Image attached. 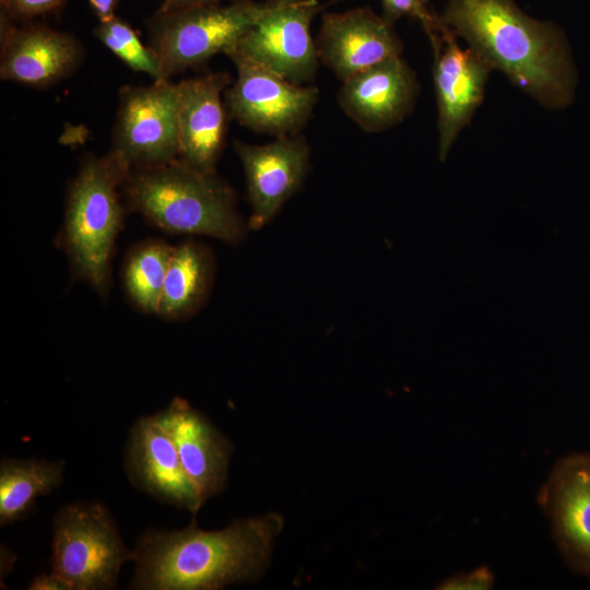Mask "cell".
<instances>
[{
    "instance_id": "obj_7",
    "label": "cell",
    "mask_w": 590,
    "mask_h": 590,
    "mask_svg": "<svg viewBox=\"0 0 590 590\" xmlns=\"http://www.w3.org/2000/svg\"><path fill=\"white\" fill-rule=\"evenodd\" d=\"M178 83L125 86L109 154L129 174L178 158Z\"/></svg>"
},
{
    "instance_id": "obj_2",
    "label": "cell",
    "mask_w": 590,
    "mask_h": 590,
    "mask_svg": "<svg viewBox=\"0 0 590 590\" xmlns=\"http://www.w3.org/2000/svg\"><path fill=\"white\" fill-rule=\"evenodd\" d=\"M493 70L547 109L575 97L577 71L564 32L526 14L514 0H449L440 15Z\"/></svg>"
},
{
    "instance_id": "obj_9",
    "label": "cell",
    "mask_w": 590,
    "mask_h": 590,
    "mask_svg": "<svg viewBox=\"0 0 590 590\" xmlns=\"http://www.w3.org/2000/svg\"><path fill=\"white\" fill-rule=\"evenodd\" d=\"M237 70L227 90V113L256 132L284 137L298 133L318 102L316 86L291 82L250 61L232 60Z\"/></svg>"
},
{
    "instance_id": "obj_22",
    "label": "cell",
    "mask_w": 590,
    "mask_h": 590,
    "mask_svg": "<svg viewBox=\"0 0 590 590\" xmlns=\"http://www.w3.org/2000/svg\"><path fill=\"white\" fill-rule=\"evenodd\" d=\"M94 33L129 68L146 73L154 80H162L160 63L154 51L142 44L135 31L126 21L118 16L102 21Z\"/></svg>"
},
{
    "instance_id": "obj_5",
    "label": "cell",
    "mask_w": 590,
    "mask_h": 590,
    "mask_svg": "<svg viewBox=\"0 0 590 590\" xmlns=\"http://www.w3.org/2000/svg\"><path fill=\"white\" fill-rule=\"evenodd\" d=\"M278 2L237 0L154 14L150 48L158 60L162 80L216 54L226 55Z\"/></svg>"
},
{
    "instance_id": "obj_6",
    "label": "cell",
    "mask_w": 590,
    "mask_h": 590,
    "mask_svg": "<svg viewBox=\"0 0 590 590\" xmlns=\"http://www.w3.org/2000/svg\"><path fill=\"white\" fill-rule=\"evenodd\" d=\"M131 560L117 526L101 503L63 506L54 518L51 570L72 590H108Z\"/></svg>"
},
{
    "instance_id": "obj_12",
    "label": "cell",
    "mask_w": 590,
    "mask_h": 590,
    "mask_svg": "<svg viewBox=\"0 0 590 590\" xmlns=\"http://www.w3.org/2000/svg\"><path fill=\"white\" fill-rule=\"evenodd\" d=\"M319 61L341 81L392 57L403 45L382 15L366 7L322 15L316 39Z\"/></svg>"
},
{
    "instance_id": "obj_23",
    "label": "cell",
    "mask_w": 590,
    "mask_h": 590,
    "mask_svg": "<svg viewBox=\"0 0 590 590\" xmlns=\"http://www.w3.org/2000/svg\"><path fill=\"white\" fill-rule=\"evenodd\" d=\"M382 16L393 24L398 19L408 16L416 20L427 35L433 51L436 50L450 28L444 23L428 0H380Z\"/></svg>"
},
{
    "instance_id": "obj_3",
    "label": "cell",
    "mask_w": 590,
    "mask_h": 590,
    "mask_svg": "<svg viewBox=\"0 0 590 590\" xmlns=\"http://www.w3.org/2000/svg\"><path fill=\"white\" fill-rule=\"evenodd\" d=\"M130 208L174 234H199L240 243L246 225L233 189L215 173L181 160L131 170L122 182Z\"/></svg>"
},
{
    "instance_id": "obj_19",
    "label": "cell",
    "mask_w": 590,
    "mask_h": 590,
    "mask_svg": "<svg viewBox=\"0 0 590 590\" xmlns=\"http://www.w3.org/2000/svg\"><path fill=\"white\" fill-rule=\"evenodd\" d=\"M212 275V255L205 246L188 240L173 247L157 314L181 318L194 312L208 294Z\"/></svg>"
},
{
    "instance_id": "obj_20",
    "label": "cell",
    "mask_w": 590,
    "mask_h": 590,
    "mask_svg": "<svg viewBox=\"0 0 590 590\" xmlns=\"http://www.w3.org/2000/svg\"><path fill=\"white\" fill-rule=\"evenodd\" d=\"M64 461L3 458L0 463V526L27 517L38 497L62 483Z\"/></svg>"
},
{
    "instance_id": "obj_14",
    "label": "cell",
    "mask_w": 590,
    "mask_h": 590,
    "mask_svg": "<svg viewBox=\"0 0 590 590\" xmlns=\"http://www.w3.org/2000/svg\"><path fill=\"white\" fill-rule=\"evenodd\" d=\"M420 84L401 57L384 60L342 82L338 102L366 132H380L401 122L414 108Z\"/></svg>"
},
{
    "instance_id": "obj_11",
    "label": "cell",
    "mask_w": 590,
    "mask_h": 590,
    "mask_svg": "<svg viewBox=\"0 0 590 590\" xmlns=\"http://www.w3.org/2000/svg\"><path fill=\"white\" fill-rule=\"evenodd\" d=\"M234 146L246 176L252 211L249 227L259 229L304 182L309 169V145L303 135L295 133L266 144L236 141Z\"/></svg>"
},
{
    "instance_id": "obj_25",
    "label": "cell",
    "mask_w": 590,
    "mask_h": 590,
    "mask_svg": "<svg viewBox=\"0 0 590 590\" xmlns=\"http://www.w3.org/2000/svg\"><path fill=\"white\" fill-rule=\"evenodd\" d=\"M66 0H1V12L10 19H32L60 9Z\"/></svg>"
},
{
    "instance_id": "obj_10",
    "label": "cell",
    "mask_w": 590,
    "mask_h": 590,
    "mask_svg": "<svg viewBox=\"0 0 590 590\" xmlns=\"http://www.w3.org/2000/svg\"><path fill=\"white\" fill-rule=\"evenodd\" d=\"M566 564L590 577V453L559 458L538 493Z\"/></svg>"
},
{
    "instance_id": "obj_1",
    "label": "cell",
    "mask_w": 590,
    "mask_h": 590,
    "mask_svg": "<svg viewBox=\"0 0 590 590\" xmlns=\"http://www.w3.org/2000/svg\"><path fill=\"white\" fill-rule=\"evenodd\" d=\"M284 527L276 512L238 519L222 530L198 527L145 531L131 551L129 589L216 590L259 578Z\"/></svg>"
},
{
    "instance_id": "obj_15",
    "label": "cell",
    "mask_w": 590,
    "mask_h": 590,
    "mask_svg": "<svg viewBox=\"0 0 590 590\" xmlns=\"http://www.w3.org/2000/svg\"><path fill=\"white\" fill-rule=\"evenodd\" d=\"M126 469L139 488L193 517L204 504L184 470L173 439L155 415L139 418L131 428Z\"/></svg>"
},
{
    "instance_id": "obj_18",
    "label": "cell",
    "mask_w": 590,
    "mask_h": 590,
    "mask_svg": "<svg viewBox=\"0 0 590 590\" xmlns=\"http://www.w3.org/2000/svg\"><path fill=\"white\" fill-rule=\"evenodd\" d=\"M154 415L173 439L184 470L202 502L222 492L233 450L228 439L179 397Z\"/></svg>"
},
{
    "instance_id": "obj_16",
    "label": "cell",
    "mask_w": 590,
    "mask_h": 590,
    "mask_svg": "<svg viewBox=\"0 0 590 590\" xmlns=\"http://www.w3.org/2000/svg\"><path fill=\"white\" fill-rule=\"evenodd\" d=\"M82 57V47L71 34L40 25L15 26L1 12V79L47 86L73 72Z\"/></svg>"
},
{
    "instance_id": "obj_17",
    "label": "cell",
    "mask_w": 590,
    "mask_h": 590,
    "mask_svg": "<svg viewBox=\"0 0 590 590\" xmlns=\"http://www.w3.org/2000/svg\"><path fill=\"white\" fill-rule=\"evenodd\" d=\"M227 73L184 80L178 83V158L202 173H215L226 137V111L222 93Z\"/></svg>"
},
{
    "instance_id": "obj_24",
    "label": "cell",
    "mask_w": 590,
    "mask_h": 590,
    "mask_svg": "<svg viewBox=\"0 0 590 590\" xmlns=\"http://www.w3.org/2000/svg\"><path fill=\"white\" fill-rule=\"evenodd\" d=\"M495 583L494 574L487 566L476 567L465 573L455 574L444 579L437 589L440 590H488Z\"/></svg>"
},
{
    "instance_id": "obj_13",
    "label": "cell",
    "mask_w": 590,
    "mask_h": 590,
    "mask_svg": "<svg viewBox=\"0 0 590 590\" xmlns=\"http://www.w3.org/2000/svg\"><path fill=\"white\" fill-rule=\"evenodd\" d=\"M449 31L434 50L433 80L438 110V155L445 161L481 105L492 67Z\"/></svg>"
},
{
    "instance_id": "obj_27",
    "label": "cell",
    "mask_w": 590,
    "mask_h": 590,
    "mask_svg": "<svg viewBox=\"0 0 590 590\" xmlns=\"http://www.w3.org/2000/svg\"><path fill=\"white\" fill-rule=\"evenodd\" d=\"M231 1H237V0H163L160 8L155 12V14H167V13H172V12L184 10V9L223 3V2H231Z\"/></svg>"
},
{
    "instance_id": "obj_21",
    "label": "cell",
    "mask_w": 590,
    "mask_h": 590,
    "mask_svg": "<svg viewBox=\"0 0 590 590\" xmlns=\"http://www.w3.org/2000/svg\"><path fill=\"white\" fill-rule=\"evenodd\" d=\"M173 247L152 240L138 246L125 266L123 280L132 302L146 312L157 314Z\"/></svg>"
},
{
    "instance_id": "obj_26",
    "label": "cell",
    "mask_w": 590,
    "mask_h": 590,
    "mask_svg": "<svg viewBox=\"0 0 590 590\" xmlns=\"http://www.w3.org/2000/svg\"><path fill=\"white\" fill-rule=\"evenodd\" d=\"M30 590H72L70 583L55 571L36 576L27 587Z\"/></svg>"
},
{
    "instance_id": "obj_28",
    "label": "cell",
    "mask_w": 590,
    "mask_h": 590,
    "mask_svg": "<svg viewBox=\"0 0 590 590\" xmlns=\"http://www.w3.org/2000/svg\"><path fill=\"white\" fill-rule=\"evenodd\" d=\"M88 2L93 12L102 22L116 16L115 12L120 0H88Z\"/></svg>"
},
{
    "instance_id": "obj_8",
    "label": "cell",
    "mask_w": 590,
    "mask_h": 590,
    "mask_svg": "<svg viewBox=\"0 0 590 590\" xmlns=\"http://www.w3.org/2000/svg\"><path fill=\"white\" fill-rule=\"evenodd\" d=\"M317 0H279L226 54L303 84L314 79L319 58L310 32L321 11Z\"/></svg>"
},
{
    "instance_id": "obj_4",
    "label": "cell",
    "mask_w": 590,
    "mask_h": 590,
    "mask_svg": "<svg viewBox=\"0 0 590 590\" xmlns=\"http://www.w3.org/2000/svg\"><path fill=\"white\" fill-rule=\"evenodd\" d=\"M127 176L109 153L90 156L68 193L62 244L75 276L103 296L110 286L111 256L123 217L118 187Z\"/></svg>"
}]
</instances>
